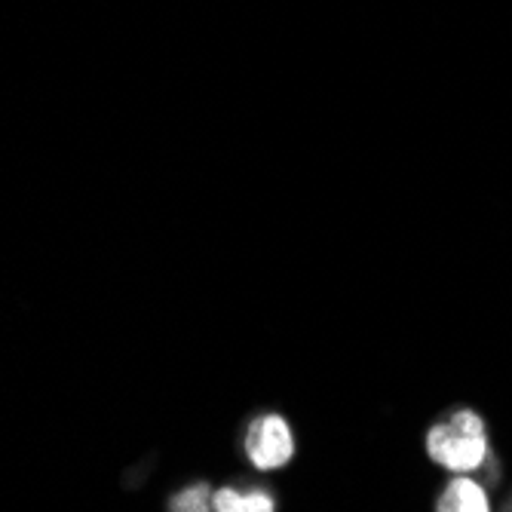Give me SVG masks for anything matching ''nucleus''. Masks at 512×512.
Here are the masks:
<instances>
[{
    "label": "nucleus",
    "mask_w": 512,
    "mask_h": 512,
    "mask_svg": "<svg viewBox=\"0 0 512 512\" xmlns=\"http://www.w3.org/2000/svg\"><path fill=\"white\" fill-rule=\"evenodd\" d=\"M427 451L439 467L467 476L488 460V427L473 408H457L427 433Z\"/></svg>",
    "instance_id": "1"
},
{
    "label": "nucleus",
    "mask_w": 512,
    "mask_h": 512,
    "mask_svg": "<svg viewBox=\"0 0 512 512\" xmlns=\"http://www.w3.org/2000/svg\"><path fill=\"white\" fill-rule=\"evenodd\" d=\"M246 454L258 470L286 467L295 454V439L289 424L279 414H264L246 433Z\"/></svg>",
    "instance_id": "2"
},
{
    "label": "nucleus",
    "mask_w": 512,
    "mask_h": 512,
    "mask_svg": "<svg viewBox=\"0 0 512 512\" xmlns=\"http://www.w3.org/2000/svg\"><path fill=\"white\" fill-rule=\"evenodd\" d=\"M436 512H491V500L488 491L467 476H457L445 485Z\"/></svg>",
    "instance_id": "3"
},
{
    "label": "nucleus",
    "mask_w": 512,
    "mask_h": 512,
    "mask_svg": "<svg viewBox=\"0 0 512 512\" xmlns=\"http://www.w3.org/2000/svg\"><path fill=\"white\" fill-rule=\"evenodd\" d=\"M215 512H273V497L267 491H237L221 488L212 500Z\"/></svg>",
    "instance_id": "4"
},
{
    "label": "nucleus",
    "mask_w": 512,
    "mask_h": 512,
    "mask_svg": "<svg viewBox=\"0 0 512 512\" xmlns=\"http://www.w3.org/2000/svg\"><path fill=\"white\" fill-rule=\"evenodd\" d=\"M212 494L206 485H191V488H184L181 494L172 497V512H209L212 509Z\"/></svg>",
    "instance_id": "5"
}]
</instances>
